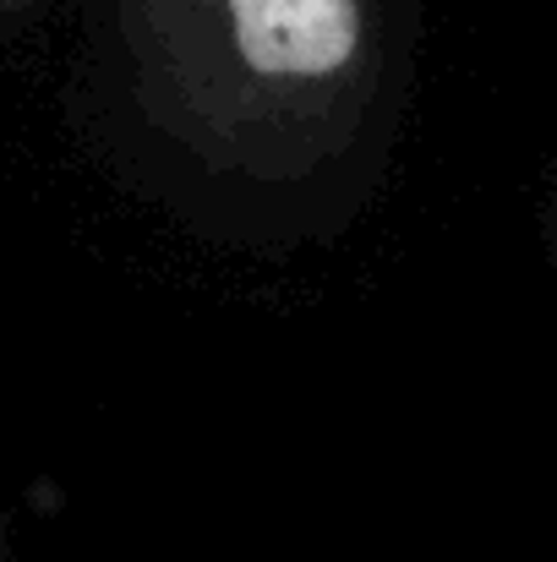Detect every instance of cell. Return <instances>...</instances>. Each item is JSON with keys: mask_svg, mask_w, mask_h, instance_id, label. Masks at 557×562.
<instances>
[{"mask_svg": "<svg viewBox=\"0 0 557 562\" xmlns=\"http://www.w3.org/2000/svg\"><path fill=\"white\" fill-rule=\"evenodd\" d=\"M246 66L268 77H328L356 55V0H230Z\"/></svg>", "mask_w": 557, "mask_h": 562, "instance_id": "1", "label": "cell"}]
</instances>
